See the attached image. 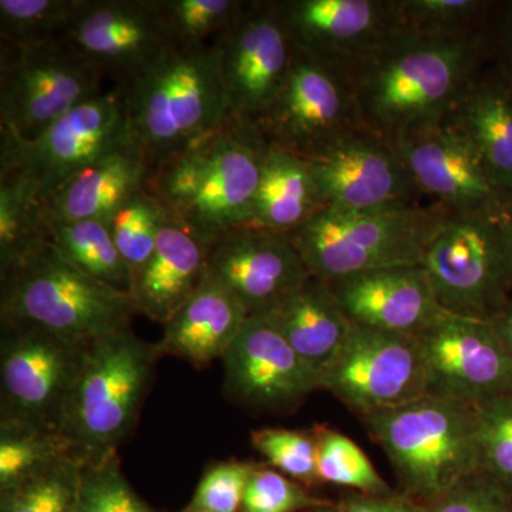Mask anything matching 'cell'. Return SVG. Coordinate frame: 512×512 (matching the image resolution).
Returning a JSON list of instances; mask_svg holds the SVG:
<instances>
[{
	"label": "cell",
	"mask_w": 512,
	"mask_h": 512,
	"mask_svg": "<svg viewBox=\"0 0 512 512\" xmlns=\"http://www.w3.org/2000/svg\"><path fill=\"white\" fill-rule=\"evenodd\" d=\"M248 318L237 296L207 271L190 301L165 323L163 338L156 343L158 353L180 357L200 369L222 360Z\"/></svg>",
	"instance_id": "cell-23"
},
{
	"label": "cell",
	"mask_w": 512,
	"mask_h": 512,
	"mask_svg": "<svg viewBox=\"0 0 512 512\" xmlns=\"http://www.w3.org/2000/svg\"><path fill=\"white\" fill-rule=\"evenodd\" d=\"M268 141L258 127L229 119L210 136L147 175L164 210L208 245L251 225Z\"/></svg>",
	"instance_id": "cell-1"
},
{
	"label": "cell",
	"mask_w": 512,
	"mask_h": 512,
	"mask_svg": "<svg viewBox=\"0 0 512 512\" xmlns=\"http://www.w3.org/2000/svg\"><path fill=\"white\" fill-rule=\"evenodd\" d=\"M148 168L140 148L128 141L87 165L45 202L50 220H99L110 224L123 202L146 184Z\"/></svg>",
	"instance_id": "cell-24"
},
{
	"label": "cell",
	"mask_w": 512,
	"mask_h": 512,
	"mask_svg": "<svg viewBox=\"0 0 512 512\" xmlns=\"http://www.w3.org/2000/svg\"><path fill=\"white\" fill-rule=\"evenodd\" d=\"M262 316L274 323L296 355L318 377L319 386L353 326L329 285L313 276L274 311Z\"/></svg>",
	"instance_id": "cell-26"
},
{
	"label": "cell",
	"mask_w": 512,
	"mask_h": 512,
	"mask_svg": "<svg viewBox=\"0 0 512 512\" xmlns=\"http://www.w3.org/2000/svg\"><path fill=\"white\" fill-rule=\"evenodd\" d=\"M79 512H153L127 483L119 454L80 468Z\"/></svg>",
	"instance_id": "cell-39"
},
{
	"label": "cell",
	"mask_w": 512,
	"mask_h": 512,
	"mask_svg": "<svg viewBox=\"0 0 512 512\" xmlns=\"http://www.w3.org/2000/svg\"><path fill=\"white\" fill-rule=\"evenodd\" d=\"M128 293L97 281L46 241L0 275V322L45 329L80 346L131 328Z\"/></svg>",
	"instance_id": "cell-4"
},
{
	"label": "cell",
	"mask_w": 512,
	"mask_h": 512,
	"mask_svg": "<svg viewBox=\"0 0 512 512\" xmlns=\"http://www.w3.org/2000/svg\"><path fill=\"white\" fill-rule=\"evenodd\" d=\"M417 339L430 394L476 406L512 393V359L493 320L450 313Z\"/></svg>",
	"instance_id": "cell-16"
},
{
	"label": "cell",
	"mask_w": 512,
	"mask_h": 512,
	"mask_svg": "<svg viewBox=\"0 0 512 512\" xmlns=\"http://www.w3.org/2000/svg\"><path fill=\"white\" fill-rule=\"evenodd\" d=\"M80 468L72 456L0 491V512H79Z\"/></svg>",
	"instance_id": "cell-32"
},
{
	"label": "cell",
	"mask_w": 512,
	"mask_h": 512,
	"mask_svg": "<svg viewBox=\"0 0 512 512\" xmlns=\"http://www.w3.org/2000/svg\"><path fill=\"white\" fill-rule=\"evenodd\" d=\"M114 84H126L174 46L160 0H86L63 37Z\"/></svg>",
	"instance_id": "cell-15"
},
{
	"label": "cell",
	"mask_w": 512,
	"mask_h": 512,
	"mask_svg": "<svg viewBox=\"0 0 512 512\" xmlns=\"http://www.w3.org/2000/svg\"><path fill=\"white\" fill-rule=\"evenodd\" d=\"M188 512H201V511H188Z\"/></svg>",
	"instance_id": "cell-49"
},
{
	"label": "cell",
	"mask_w": 512,
	"mask_h": 512,
	"mask_svg": "<svg viewBox=\"0 0 512 512\" xmlns=\"http://www.w3.org/2000/svg\"><path fill=\"white\" fill-rule=\"evenodd\" d=\"M510 43H511V55H512V15H511V23H510ZM508 76V74H507ZM510 77V76H508ZM510 79L512 80V77H510Z\"/></svg>",
	"instance_id": "cell-48"
},
{
	"label": "cell",
	"mask_w": 512,
	"mask_h": 512,
	"mask_svg": "<svg viewBox=\"0 0 512 512\" xmlns=\"http://www.w3.org/2000/svg\"><path fill=\"white\" fill-rule=\"evenodd\" d=\"M495 330L512 359V301L493 319Z\"/></svg>",
	"instance_id": "cell-45"
},
{
	"label": "cell",
	"mask_w": 512,
	"mask_h": 512,
	"mask_svg": "<svg viewBox=\"0 0 512 512\" xmlns=\"http://www.w3.org/2000/svg\"><path fill=\"white\" fill-rule=\"evenodd\" d=\"M447 116L476 148L497 187L512 197V80L507 73L471 79Z\"/></svg>",
	"instance_id": "cell-27"
},
{
	"label": "cell",
	"mask_w": 512,
	"mask_h": 512,
	"mask_svg": "<svg viewBox=\"0 0 512 512\" xmlns=\"http://www.w3.org/2000/svg\"><path fill=\"white\" fill-rule=\"evenodd\" d=\"M473 52L470 43L451 36L390 46L360 86L359 109L393 137L444 119L471 80Z\"/></svg>",
	"instance_id": "cell-7"
},
{
	"label": "cell",
	"mask_w": 512,
	"mask_h": 512,
	"mask_svg": "<svg viewBox=\"0 0 512 512\" xmlns=\"http://www.w3.org/2000/svg\"><path fill=\"white\" fill-rule=\"evenodd\" d=\"M174 46L211 45L238 19L242 0H160Z\"/></svg>",
	"instance_id": "cell-36"
},
{
	"label": "cell",
	"mask_w": 512,
	"mask_h": 512,
	"mask_svg": "<svg viewBox=\"0 0 512 512\" xmlns=\"http://www.w3.org/2000/svg\"><path fill=\"white\" fill-rule=\"evenodd\" d=\"M481 470L512 495V393L476 404Z\"/></svg>",
	"instance_id": "cell-37"
},
{
	"label": "cell",
	"mask_w": 512,
	"mask_h": 512,
	"mask_svg": "<svg viewBox=\"0 0 512 512\" xmlns=\"http://www.w3.org/2000/svg\"><path fill=\"white\" fill-rule=\"evenodd\" d=\"M222 363L229 396L254 409H289L319 390L318 377L266 316H249Z\"/></svg>",
	"instance_id": "cell-19"
},
{
	"label": "cell",
	"mask_w": 512,
	"mask_h": 512,
	"mask_svg": "<svg viewBox=\"0 0 512 512\" xmlns=\"http://www.w3.org/2000/svg\"><path fill=\"white\" fill-rule=\"evenodd\" d=\"M340 512H427L409 495H355L339 505Z\"/></svg>",
	"instance_id": "cell-44"
},
{
	"label": "cell",
	"mask_w": 512,
	"mask_h": 512,
	"mask_svg": "<svg viewBox=\"0 0 512 512\" xmlns=\"http://www.w3.org/2000/svg\"><path fill=\"white\" fill-rule=\"evenodd\" d=\"M309 512H340L338 507H332V505H325V507L315 508V510Z\"/></svg>",
	"instance_id": "cell-47"
},
{
	"label": "cell",
	"mask_w": 512,
	"mask_h": 512,
	"mask_svg": "<svg viewBox=\"0 0 512 512\" xmlns=\"http://www.w3.org/2000/svg\"><path fill=\"white\" fill-rule=\"evenodd\" d=\"M252 446L279 473L303 484L320 483L318 443L313 431L255 430Z\"/></svg>",
	"instance_id": "cell-38"
},
{
	"label": "cell",
	"mask_w": 512,
	"mask_h": 512,
	"mask_svg": "<svg viewBox=\"0 0 512 512\" xmlns=\"http://www.w3.org/2000/svg\"><path fill=\"white\" fill-rule=\"evenodd\" d=\"M165 218L167 211L146 184L137 188L111 218V235L131 276L153 255Z\"/></svg>",
	"instance_id": "cell-34"
},
{
	"label": "cell",
	"mask_w": 512,
	"mask_h": 512,
	"mask_svg": "<svg viewBox=\"0 0 512 512\" xmlns=\"http://www.w3.org/2000/svg\"><path fill=\"white\" fill-rule=\"evenodd\" d=\"M208 272L237 296L249 316L268 315L312 276L291 235L255 225L215 239Z\"/></svg>",
	"instance_id": "cell-17"
},
{
	"label": "cell",
	"mask_w": 512,
	"mask_h": 512,
	"mask_svg": "<svg viewBox=\"0 0 512 512\" xmlns=\"http://www.w3.org/2000/svg\"><path fill=\"white\" fill-rule=\"evenodd\" d=\"M330 505L275 468L256 466L239 512H299Z\"/></svg>",
	"instance_id": "cell-40"
},
{
	"label": "cell",
	"mask_w": 512,
	"mask_h": 512,
	"mask_svg": "<svg viewBox=\"0 0 512 512\" xmlns=\"http://www.w3.org/2000/svg\"><path fill=\"white\" fill-rule=\"evenodd\" d=\"M319 387L362 417L430 394L417 336L356 323Z\"/></svg>",
	"instance_id": "cell-12"
},
{
	"label": "cell",
	"mask_w": 512,
	"mask_h": 512,
	"mask_svg": "<svg viewBox=\"0 0 512 512\" xmlns=\"http://www.w3.org/2000/svg\"><path fill=\"white\" fill-rule=\"evenodd\" d=\"M104 80L63 39L2 47L0 133L33 140L60 117L100 96Z\"/></svg>",
	"instance_id": "cell-10"
},
{
	"label": "cell",
	"mask_w": 512,
	"mask_h": 512,
	"mask_svg": "<svg viewBox=\"0 0 512 512\" xmlns=\"http://www.w3.org/2000/svg\"><path fill=\"white\" fill-rule=\"evenodd\" d=\"M70 456L59 433L18 423H0V491L22 483Z\"/></svg>",
	"instance_id": "cell-33"
},
{
	"label": "cell",
	"mask_w": 512,
	"mask_h": 512,
	"mask_svg": "<svg viewBox=\"0 0 512 512\" xmlns=\"http://www.w3.org/2000/svg\"><path fill=\"white\" fill-rule=\"evenodd\" d=\"M258 466L251 461H224L211 467L195 491L190 510L239 512L249 478Z\"/></svg>",
	"instance_id": "cell-41"
},
{
	"label": "cell",
	"mask_w": 512,
	"mask_h": 512,
	"mask_svg": "<svg viewBox=\"0 0 512 512\" xmlns=\"http://www.w3.org/2000/svg\"><path fill=\"white\" fill-rule=\"evenodd\" d=\"M497 215L447 214L424 252L421 266L451 315L493 320L512 301V255Z\"/></svg>",
	"instance_id": "cell-8"
},
{
	"label": "cell",
	"mask_w": 512,
	"mask_h": 512,
	"mask_svg": "<svg viewBox=\"0 0 512 512\" xmlns=\"http://www.w3.org/2000/svg\"><path fill=\"white\" fill-rule=\"evenodd\" d=\"M348 96L330 64L293 47V59L271 109L259 123L269 144L308 157L348 131Z\"/></svg>",
	"instance_id": "cell-18"
},
{
	"label": "cell",
	"mask_w": 512,
	"mask_h": 512,
	"mask_svg": "<svg viewBox=\"0 0 512 512\" xmlns=\"http://www.w3.org/2000/svg\"><path fill=\"white\" fill-rule=\"evenodd\" d=\"M426 507L427 512H512V495L481 470Z\"/></svg>",
	"instance_id": "cell-42"
},
{
	"label": "cell",
	"mask_w": 512,
	"mask_h": 512,
	"mask_svg": "<svg viewBox=\"0 0 512 512\" xmlns=\"http://www.w3.org/2000/svg\"><path fill=\"white\" fill-rule=\"evenodd\" d=\"M45 220L49 239L64 258L97 281L119 291H130V269L121 258L107 222Z\"/></svg>",
	"instance_id": "cell-29"
},
{
	"label": "cell",
	"mask_w": 512,
	"mask_h": 512,
	"mask_svg": "<svg viewBox=\"0 0 512 512\" xmlns=\"http://www.w3.org/2000/svg\"><path fill=\"white\" fill-rule=\"evenodd\" d=\"M0 141V175L25 181L45 204L87 165L131 141L123 86L114 84L33 140L0 133Z\"/></svg>",
	"instance_id": "cell-9"
},
{
	"label": "cell",
	"mask_w": 512,
	"mask_h": 512,
	"mask_svg": "<svg viewBox=\"0 0 512 512\" xmlns=\"http://www.w3.org/2000/svg\"><path fill=\"white\" fill-rule=\"evenodd\" d=\"M407 18L421 25L446 26L473 15L483 3L473 0H412L402 3Z\"/></svg>",
	"instance_id": "cell-43"
},
{
	"label": "cell",
	"mask_w": 512,
	"mask_h": 512,
	"mask_svg": "<svg viewBox=\"0 0 512 512\" xmlns=\"http://www.w3.org/2000/svg\"><path fill=\"white\" fill-rule=\"evenodd\" d=\"M49 241L45 204L25 181L0 175V275Z\"/></svg>",
	"instance_id": "cell-30"
},
{
	"label": "cell",
	"mask_w": 512,
	"mask_h": 512,
	"mask_svg": "<svg viewBox=\"0 0 512 512\" xmlns=\"http://www.w3.org/2000/svg\"><path fill=\"white\" fill-rule=\"evenodd\" d=\"M383 6L370 0L276 2L292 46L328 64L332 57L375 35Z\"/></svg>",
	"instance_id": "cell-25"
},
{
	"label": "cell",
	"mask_w": 512,
	"mask_h": 512,
	"mask_svg": "<svg viewBox=\"0 0 512 512\" xmlns=\"http://www.w3.org/2000/svg\"><path fill=\"white\" fill-rule=\"evenodd\" d=\"M229 117L258 127L281 90L293 46L274 2H247L214 42Z\"/></svg>",
	"instance_id": "cell-13"
},
{
	"label": "cell",
	"mask_w": 512,
	"mask_h": 512,
	"mask_svg": "<svg viewBox=\"0 0 512 512\" xmlns=\"http://www.w3.org/2000/svg\"><path fill=\"white\" fill-rule=\"evenodd\" d=\"M121 86L128 134L146 158L148 174L210 136L229 119L212 45L173 46Z\"/></svg>",
	"instance_id": "cell-2"
},
{
	"label": "cell",
	"mask_w": 512,
	"mask_h": 512,
	"mask_svg": "<svg viewBox=\"0 0 512 512\" xmlns=\"http://www.w3.org/2000/svg\"><path fill=\"white\" fill-rule=\"evenodd\" d=\"M407 495L429 505L481 471L476 407L427 394L363 417Z\"/></svg>",
	"instance_id": "cell-5"
},
{
	"label": "cell",
	"mask_w": 512,
	"mask_h": 512,
	"mask_svg": "<svg viewBox=\"0 0 512 512\" xmlns=\"http://www.w3.org/2000/svg\"><path fill=\"white\" fill-rule=\"evenodd\" d=\"M447 214L409 202L360 211L325 207L289 235L309 274L330 282L375 269L421 265Z\"/></svg>",
	"instance_id": "cell-6"
},
{
	"label": "cell",
	"mask_w": 512,
	"mask_h": 512,
	"mask_svg": "<svg viewBox=\"0 0 512 512\" xmlns=\"http://www.w3.org/2000/svg\"><path fill=\"white\" fill-rule=\"evenodd\" d=\"M87 348L36 326L2 323L0 423L57 433Z\"/></svg>",
	"instance_id": "cell-11"
},
{
	"label": "cell",
	"mask_w": 512,
	"mask_h": 512,
	"mask_svg": "<svg viewBox=\"0 0 512 512\" xmlns=\"http://www.w3.org/2000/svg\"><path fill=\"white\" fill-rule=\"evenodd\" d=\"M326 284L356 325L417 336L450 315L421 265L375 269Z\"/></svg>",
	"instance_id": "cell-21"
},
{
	"label": "cell",
	"mask_w": 512,
	"mask_h": 512,
	"mask_svg": "<svg viewBox=\"0 0 512 512\" xmlns=\"http://www.w3.org/2000/svg\"><path fill=\"white\" fill-rule=\"evenodd\" d=\"M328 208L360 211L407 202L413 181L392 147L343 134L303 157Z\"/></svg>",
	"instance_id": "cell-20"
},
{
	"label": "cell",
	"mask_w": 512,
	"mask_h": 512,
	"mask_svg": "<svg viewBox=\"0 0 512 512\" xmlns=\"http://www.w3.org/2000/svg\"><path fill=\"white\" fill-rule=\"evenodd\" d=\"M160 357L156 343L131 328L87 348L57 429L77 463L100 464L119 454L136 429Z\"/></svg>",
	"instance_id": "cell-3"
},
{
	"label": "cell",
	"mask_w": 512,
	"mask_h": 512,
	"mask_svg": "<svg viewBox=\"0 0 512 512\" xmlns=\"http://www.w3.org/2000/svg\"><path fill=\"white\" fill-rule=\"evenodd\" d=\"M86 0H0L2 47L19 49L63 39Z\"/></svg>",
	"instance_id": "cell-31"
},
{
	"label": "cell",
	"mask_w": 512,
	"mask_h": 512,
	"mask_svg": "<svg viewBox=\"0 0 512 512\" xmlns=\"http://www.w3.org/2000/svg\"><path fill=\"white\" fill-rule=\"evenodd\" d=\"M312 431L318 443L320 481L355 488L365 495L392 494L389 484L355 441L326 426Z\"/></svg>",
	"instance_id": "cell-35"
},
{
	"label": "cell",
	"mask_w": 512,
	"mask_h": 512,
	"mask_svg": "<svg viewBox=\"0 0 512 512\" xmlns=\"http://www.w3.org/2000/svg\"><path fill=\"white\" fill-rule=\"evenodd\" d=\"M210 245L167 212L150 259L131 276L137 315L165 323L190 301L208 271Z\"/></svg>",
	"instance_id": "cell-22"
},
{
	"label": "cell",
	"mask_w": 512,
	"mask_h": 512,
	"mask_svg": "<svg viewBox=\"0 0 512 512\" xmlns=\"http://www.w3.org/2000/svg\"><path fill=\"white\" fill-rule=\"evenodd\" d=\"M497 220L512 255V197L508 198L504 207L498 212Z\"/></svg>",
	"instance_id": "cell-46"
},
{
	"label": "cell",
	"mask_w": 512,
	"mask_h": 512,
	"mask_svg": "<svg viewBox=\"0 0 512 512\" xmlns=\"http://www.w3.org/2000/svg\"><path fill=\"white\" fill-rule=\"evenodd\" d=\"M322 208L308 161L268 143L251 225L291 234Z\"/></svg>",
	"instance_id": "cell-28"
},
{
	"label": "cell",
	"mask_w": 512,
	"mask_h": 512,
	"mask_svg": "<svg viewBox=\"0 0 512 512\" xmlns=\"http://www.w3.org/2000/svg\"><path fill=\"white\" fill-rule=\"evenodd\" d=\"M392 148L413 184L439 198L448 214L497 215L510 198L448 116L393 137Z\"/></svg>",
	"instance_id": "cell-14"
}]
</instances>
